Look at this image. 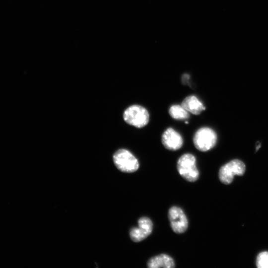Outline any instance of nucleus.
I'll return each mask as SVG.
<instances>
[{"instance_id": "obj_1", "label": "nucleus", "mask_w": 268, "mask_h": 268, "mask_svg": "<svg viewBox=\"0 0 268 268\" xmlns=\"http://www.w3.org/2000/svg\"><path fill=\"white\" fill-rule=\"evenodd\" d=\"M177 168L179 174L187 181L194 182L199 177L196 159L191 153H187L181 156L178 160Z\"/></svg>"}, {"instance_id": "obj_2", "label": "nucleus", "mask_w": 268, "mask_h": 268, "mask_svg": "<svg viewBox=\"0 0 268 268\" xmlns=\"http://www.w3.org/2000/svg\"><path fill=\"white\" fill-rule=\"evenodd\" d=\"M123 119L129 125L141 128L148 123L149 114L144 107L139 105H133L125 110Z\"/></svg>"}, {"instance_id": "obj_3", "label": "nucleus", "mask_w": 268, "mask_h": 268, "mask_svg": "<svg viewBox=\"0 0 268 268\" xmlns=\"http://www.w3.org/2000/svg\"><path fill=\"white\" fill-rule=\"evenodd\" d=\"M217 139L215 132L209 127H204L196 132L193 137V143L198 150L205 152L215 145Z\"/></svg>"}, {"instance_id": "obj_4", "label": "nucleus", "mask_w": 268, "mask_h": 268, "mask_svg": "<svg viewBox=\"0 0 268 268\" xmlns=\"http://www.w3.org/2000/svg\"><path fill=\"white\" fill-rule=\"evenodd\" d=\"M113 161L116 167L123 172H134L139 166L137 158L126 149L118 150L113 155Z\"/></svg>"}, {"instance_id": "obj_5", "label": "nucleus", "mask_w": 268, "mask_h": 268, "mask_svg": "<svg viewBox=\"0 0 268 268\" xmlns=\"http://www.w3.org/2000/svg\"><path fill=\"white\" fill-rule=\"evenodd\" d=\"M245 170V165L242 161L232 160L221 167L218 173L219 179L223 184H229L235 175H243Z\"/></svg>"}, {"instance_id": "obj_6", "label": "nucleus", "mask_w": 268, "mask_h": 268, "mask_svg": "<svg viewBox=\"0 0 268 268\" xmlns=\"http://www.w3.org/2000/svg\"><path fill=\"white\" fill-rule=\"evenodd\" d=\"M168 218L172 230L177 234L185 232L188 227V220L183 210L173 206L168 211Z\"/></svg>"}, {"instance_id": "obj_7", "label": "nucleus", "mask_w": 268, "mask_h": 268, "mask_svg": "<svg viewBox=\"0 0 268 268\" xmlns=\"http://www.w3.org/2000/svg\"><path fill=\"white\" fill-rule=\"evenodd\" d=\"M152 229L153 223L151 219L146 216L141 217L138 220V227L131 229L130 238L134 242H140L151 233Z\"/></svg>"}, {"instance_id": "obj_8", "label": "nucleus", "mask_w": 268, "mask_h": 268, "mask_svg": "<svg viewBox=\"0 0 268 268\" xmlns=\"http://www.w3.org/2000/svg\"><path fill=\"white\" fill-rule=\"evenodd\" d=\"M161 142L167 149L175 151L182 146L183 139L182 135L173 128H168L162 134Z\"/></svg>"}, {"instance_id": "obj_9", "label": "nucleus", "mask_w": 268, "mask_h": 268, "mask_svg": "<svg viewBox=\"0 0 268 268\" xmlns=\"http://www.w3.org/2000/svg\"><path fill=\"white\" fill-rule=\"evenodd\" d=\"M147 266L149 268H174L175 264L170 256L161 254L151 258L148 261Z\"/></svg>"}, {"instance_id": "obj_10", "label": "nucleus", "mask_w": 268, "mask_h": 268, "mask_svg": "<svg viewBox=\"0 0 268 268\" xmlns=\"http://www.w3.org/2000/svg\"><path fill=\"white\" fill-rule=\"evenodd\" d=\"M181 105L188 112L194 115H198L205 107L198 98L193 95L186 97L183 100Z\"/></svg>"}, {"instance_id": "obj_11", "label": "nucleus", "mask_w": 268, "mask_h": 268, "mask_svg": "<svg viewBox=\"0 0 268 268\" xmlns=\"http://www.w3.org/2000/svg\"><path fill=\"white\" fill-rule=\"evenodd\" d=\"M181 105H173L169 108V114L173 119L178 120H184L188 119L190 115Z\"/></svg>"}, {"instance_id": "obj_12", "label": "nucleus", "mask_w": 268, "mask_h": 268, "mask_svg": "<svg viewBox=\"0 0 268 268\" xmlns=\"http://www.w3.org/2000/svg\"><path fill=\"white\" fill-rule=\"evenodd\" d=\"M256 264L259 268H268V252H263L258 255Z\"/></svg>"}, {"instance_id": "obj_13", "label": "nucleus", "mask_w": 268, "mask_h": 268, "mask_svg": "<svg viewBox=\"0 0 268 268\" xmlns=\"http://www.w3.org/2000/svg\"><path fill=\"white\" fill-rule=\"evenodd\" d=\"M185 123L186 124H188L189 123L188 122H187V121H185Z\"/></svg>"}]
</instances>
